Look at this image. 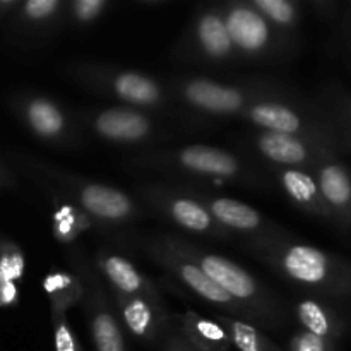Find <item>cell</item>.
<instances>
[{
	"instance_id": "cell-1",
	"label": "cell",
	"mask_w": 351,
	"mask_h": 351,
	"mask_svg": "<svg viewBox=\"0 0 351 351\" xmlns=\"http://www.w3.org/2000/svg\"><path fill=\"white\" fill-rule=\"evenodd\" d=\"M243 249L276 276L311 297L351 300V259L302 242L283 230L243 243Z\"/></svg>"
},
{
	"instance_id": "cell-2",
	"label": "cell",
	"mask_w": 351,
	"mask_h": 351,
	"mask_svg": "<svg viewBox=\"0 0 351 351\" xmlns=\"http://www.w3.org/2000/svg\"><path fill=\"white\" fill-rule=\"evenodd\" d=\"M132 170L161 175L178 185L201 187L233 184L247 189H266L267 177L245 154L209 144L154 147L127 158Z\"/></svg>"
},
{
	"instance_id": "cell-3",
	"label": "cell",
	"mask_w": 351,
	"mask_h": 351,
	"mask_svg": "<svg viewBox=\"0 0 351 351\" xmlns=\"http://www.w3.org/2000/svg\"><path fill=\"white\" fill-rule=\"evenodd\" d=\"M16 167L36 182L50 197H62L88 213L103 232L123 228L149 218L151 211L127 191L110 184L91 180L64 168L24 153L10 154Z\"/></svg>"
},
{
	"instance_id": "cell-4",
	"label": "cell",
	"mask_w": 351,
	"mask_h": 351,
	"mask_svg": "<svg viewBox=\"0 0 351 351\" xmlns=\"http://www.w3.org/2000/svg\"><path fill=\"white\" fill-rule=\"evenodd\" d=\"M167 84L187 122L240 120L243 112L259 99L283 95L291 89V86L271 77L226 82L208 75L189 74L170 77Z\"/></svg>"
},
{
	"instance_id": "cell-5",
	"label": "cell",
	"mask_w": 351,
	"mask_h": 351,
	"mask_svg": "<svg viewBox=\"0 0 351 351\" xmlns=\"http://www.w3.org/2000/svg\"><path fill=\"white\" fill-rule=\"evenodd\" d=\"M165 237L178 252L194 261L237 304L242 305L250 314L254 326L261 328L263 331L264 329L281 331L290 326L293 317H291V311L287 302L273 288L261 281L256 274L247 271L235 261L209 252L177 233L165 232Z\"/></svg>"
},
{
	"instance_id": "cell-6",
	"label": "cell",
	"mask_w": 351,
	"mask_h": 351,
	"mask_svg": "<svg viewBox=\"0 0 351 351\" xmlns=\"http://www.w3.org/2000/svg\"><path fill=\"white\" fill-rule=\"evenodd\" d=\"M62 74L79 88L113 99L117 105L134 106L161 119L185 120L167 81L147 72L108 62L74 60L62 65Z\"/></svg>"
},
{
	"instance_id": "cell-7",
	"label": "cell",
	"mask_w": 351,
	"mask_h": 351,
	"mask_svg": "<svg viewBox=\"0 0 351 351\" xmlns=\"http://www.w3.org/2000/svg\"><path fill=\"white\" fill-rule=\"evenodd\" d=\"M240 120L256 130L304 137L346 153L331 117L321 103L314 96H305L293 88L283 95L256 101L243 112Z\"/></svg>"
},
{
	"instance_id": "cell-8",
	"label": "cell",
	"mask_w": 351,
	"mask_h": 351,
	"mask_svg": "<svg viewBox=\"0 0 351 351\" xmlns=\"http://www.w3.org/2000/svg\"><path fill=\"white\" fill-rule=\"evenodd\" d=\"M75 120L84 136H91L113 146L154 149L173 137L170 127L154 113L125 105L89 106L74 110Z\"/></svg>"
},
{
	"instance_id": "cell-9",
	"label": "cell",
	"mask_w": 351,
	"mask_h": 351,
	"mask_svg": "<svg viewBox=\"0 0 351 351\" xmlns=\"http://www.w3.org/2000/svg\"><path fill=\"white\" fill-rule=\"evenodd\" d=\"M171 57L182 64L206 69H232L242 65L235 50L221 3H202L175 43Z\"/></svg>"
},
{
	"instance_id": "cell-10",
	"label": "cell",
	"mask_w": 351,
	"mask_h": 351,
	"mask_svg": "<svg viewBox=\"0 0 351 351\" xmlns=\"http://www.w3.org/2000/svg\"><path fill=\"white\" fill-rule=\"evenodd\" d=\"M223 16L242 64H285L300 45L281 36L250 0L221 2Z\"/></svg>"
},
{
	"instance_id": "cell-11",
	"label": "cell",
	"mask_w": 351,
	"mask_h": 351,
	"mask_svg": "<svg viewBox=\"0 0 351 351\" xmlns=\"http://www.w3.org/2000/svg\"><path fill=\"white\" fill-rule=\"evenodd\" d=\"M9 108L21 125L40 143L58 149H79L84 146L74 110L41 91H17L9 96Z\"/></svg>"
},
{
	"instance_id": "cell-12",
	"label": "cell",
	"mask_w": 351,
	"mask_h": 351,
	"mask_svg": "<svg viewBox=\"0 0 351 351\" xmlns=\"http://www.w3.org/2000/svg\"><path fill=\"white\" fill-rule=\"evenodd\" d=\"M67 257L72 271L77 274L84 288L81 307L84 311L95 351H129L125 331L113 307L112 295L99 276L95 261L89 259L77 247H69Z\"/></svg>"
},
{
	"instance_id": "cell-13",
	"label": "cell",
	"mask_w": 351,
	"mask_h": 351,
	"mask_svg": "<svg viewBox=\"0 0 351 351\" xmlns=\"http://www.w3.org/2000/svg\"><path fill=\"white\" fill-rule=\"evenodd\" d=\"M134 195L149 209L151 215L173 223L184 232L216 242L235 240V237L226 232L211 213L180 185L144 182L137 185Z\"/></svg>"
},
{
	"instance_id": "cell-14",
	"label": "cell",
	"mask_w": 351,
	"mask_h": 351,
	"mask_svg": "<svg viewBox=\"0 0 351 351\" xmlns=\"http://www.w3.org/2000/svg\"><path fill=\"white\" fill-rule=\"evenodd\" d=\"M139 247L146 256H149L158 266L163 267L168 274L175 278L178 283L184 285L191 293L201 298L202 302L211 307L218 308L219 314L232 315L235 319H242L252 324L250 314L237 304L218 283L211 280L197 264L182 252H178L167 240L165 232H158L156 235H147L139 239Z\"/></svg>"
},
{
	"instance_id": "cell-15",
	"label": "cell",
	"mask_w": 351,
	"mask_h": 351,
	"mask_svg": "<svg viewBox=\"0 0 351 351\" xmlns=\"http://www.w3.org/2000/svg\"><path fill=\"white\" fill-rule=\"evenodd\" d=\"M237 146L240 147V153L252 161L259 160V163L267 168H300L307 171L314 168L324 151L336 149L304 137L256 129L239 137Z\"/></svg>"
},
{
	"instance_id": "cell-16",
	"label": "cell",
	"mask_w": 351,
	"mask_h": 351,
	"mask_svg": "<svg viewBox=\"0 0 351 351\" xmlns=\"http://www.w3.org/2000/svg\"><path fill=\"white\" fill-rule=\"evenodd\" d=\"M180 187H184L192 197L197 199L226 232L232 233L235 239H242L243 243L274 235L285 230L259 209L239 199L216 194L208 189L189 187V185H180Z\"/></svg>"
},
{
	"instance_id": "cell-17",
	"label": "cell",
	"mask_w": 351,
	"mask_h": 351,
	"mask_svg": "<svg viewBox=\"0 0 351 351\" xmlns=\"http://www.w3.org/2000/svg\"><path fill=\"white\" fill-rule=\"evenodd\" d=\"M113 307L119 314L122 328L127 335L144 346H161L165 336L173 326L171 314L167 311L163 298L130 297L112 293Z\"/></svg>"
},
{
	"instance_id": "cell-18",
	"label": "cell",
	"mask_w": 351,
	"mask_h": 351,
	"mask_svg": "<svg viewBox=\"0 0 351 351\" xmlns=\"http://www.w3.org/2000/svg\"><path fill=\"white\" fill-rule=\"evenodd\" d=\"M332 215V226L351 235V168L341 160V151L328 149L311 170Z\"/></svg>"
},
{
	"instance_id": "cell-19",
	"label": "cell",
	"mask_w": 351,
	"mask_h": 351,
	"mask_svg": "<svg viewBox=\"0 0 351 351\" xmlns=\"http://www.w3.org/2000/svg\"><path fill=\"white\" fill-rule=\"evenodd\" d=\"M67 0H23L9 19L14 38L40 45L51 40L64 27Z\"/></svg>"
},
{
	"instance_id": "cell-20",
	"label": "cell",
	"mask_w": 351,
	"mask_h": 351,
	"mask_svg": "<svg viewBox=\"0 0 351 351\" xmlns=\"http://www.w3.org/2000/svg\"><path fill=\"white\" fill-rule=\"evenodd\" d=\"M93 261L99 276L112 293L163 298L158 285L122 254L113 252L108 247H101Z\"/></svg>"
},
{
	"instance_id": "cell-21",
	"label": "cell",
	"mask_w": 351,
	"mask_h": 351,
	"mask_svg": "<svg viewBox=\"0 0 351 351\" xmlns=\"http://www.w3.org/2000/svg\"><path fill=\"white\" fill-rule=\"evenodd\" d=\"M291 317L300 326L302 331L338 343L348 335L351 326L350 314L338 307V302L311 295H305L295 302L291 307Z\"/></svg>"
},
{
	"instance_id": "cell-22",
	"label": "cell",
	"mask_w": 351,
	"mask_h": 351,
	"mask_svg": "<svg viewBox=\"0 0 351 351\" xmlns=\"http://www.w3.org/2000/svg\"><path fill=\"white\" fill-rule=\"evenodd\" d=\"M276 184L297 209L312 218H319L332 225V215L321 194L314 175L300 168H267Z\"/></svg>"
},
{
	"instance_id": "cell-23",
	"label": "cell",
	"mask_w": 351,
	"mask_h": 351,
	"mask_svg": "<svg viewBox=\"0 0 351 351\" xmlns=\"http://www.w3.org/2000/svg\"><path fill=\"white\" fill-rule=\"evenodd\" d=\"M173 326L185 341L199 351H233L232 341L225 328L215 317H208L195 311L171 314Z\"/></svg>"
},
{
	"instance_id": "cell-24",
	"label": "cell",
	"mask_w": 351,
	"mask_h": 351,
	"mask_svg": "<svg viewBox=\"0 0 351 351\" xmlns=\"http://www.w3.org/2000/svg\"><path fill=\"white\" fill-rule=\"evenodd\" d=\"M50 201H55V211L51 215V233L57 242L71 247L82 233L101 230V226L82 209L62 197L50 195Z\"/></svg>"
},
{
	"instance_id": "cell-25",
	"label": "cell",
	"mask_w": 351,
	"mask_h": 351,
	"mask_svg": "<svg viewBox=\"0 0 351 351\" xmlns=\"http://www.w3.org/2000/svg\"><path fill=\"white\" fill-rule=\"evenodd\" d=\"M314 98L331 117L346 153H351V91L339 82L328 81L319 86Z\"/></svg>"
},
{
	"instance_id": "cell-26",
	"label": "cell",
	"mask_w": 351,
	"mask_h": 351,
	"mask_svg": "<svg viewBox=\"0 0 351 351\" xmlns=\"http://www.w3.org/2000/svg\"><path fill=\"white\" fill-rule=\"evenodd\" d=\"M252 5L266 17L271 26L295 45H300L304 23V2L298 0H250Z\"/></svg>"
},
{
	"instance_id": "cell-27",
	"label": "cell",
	"mask_w": 351,
	"mask_h": 351,
	"mask_svg": "<svg viewBox=\"0 0 351 351\" xmlns=\"http://www.w3.org/2000/svg\"><path fill=\"white\" fill-rule=\"evenodd\" d=\"M43 290L50 300V312H65L82 304L84 288L74 271L53 267L43 278Z\"/></svg>"
},
{
	"instance_id": "cell-28",
	"label": "cell",
	"mask_w": 351,
	"mask_h": 351,
	"mask_svg": "<svg viewBox=\"0 0 351 351\" xmlns=\"http://www.w3.org/2000/svg\"><path fill=\"white\" fill-rule=\"evenodd\" d=\"M213 317L225 328L232 346L237 351H287L273 341L263 329L250 322L225 314H215Z\"/></svg>"
},
{
	"instance_id": "cell-29",
	"label": "cell",
	"mask_w": 351,
	"mask_h": 351,
	"mask_svg": "<svg viewBox=\"0 0 351 351\" xmlns=\"http://www.w3.org/2000/svg\"><path fill=\"white\" fill-rule=\"evenodd\" d=\"M112 0H67L64 12V27L84 31L95 26L112 9Z\"/></svg>"
},
{
	"instance_id": "cell-30",
	"label": "cell",
	"mask_w": 351,
	"mask_h": 351,
	"mask_svg": "<svg viewBox=\"0 0 351 351\" xmlns=\"http://www.w3.org/2000/svg\"><path fill=\"white\" fill-rule=\"evenodd\" d=\"M26 271V257L14 240L0 232V276L10 281H21Z\"/></svg>"
},
{
	"instance_id": "cell-31",
	"label": "cell",
	"mask_w": 351,
	"mask_h": 351,
	"mask_svg": "<svg viewBox=\"0 0 351 351\" xmlns=\"http://www.w3.org/2000/svg\"><path fill=\"white\" fill-rule=\"evenodd\" d=\"M51 324H53L55 351H84L75 338V332L72 331L65 312H51Z\"/></svg>"
},
{
	"instance_id": "cell-32",
	"label": "cell",
	"mask_w": 351,
	"mask_h": 351,
	"mask_svg": "<svg viewBox=\"0 0 351 351\" xmlns=\"http://www.w3.org/2000/svg\"><path fill=\"white\" fill-rule=\"evenodd\" d=\"M287 351H339L338 341L321 338L307 331H295L287 343Z\"/></svg>"
},
{
	"instance_id": "cell-33",
	"label": "cell",
	"mask_w": 351,
	"mask_h": 351,
	"mask_svg": "<svg viewBox=\"0 0 351 351\" xmlns=\"http://www.w3.org/2000/svg\"><path fill=\"white\" fill-rule=\"evenodd\" d=\"M304 5L326 23L341 21L343 12H345V3L339 0H307Z\"/></svg>"
},
{
	"instance_id": "cell-34",
	"label": "cell",
	"mask_w": 351,
	"mask_h": 351,
	"mask_svg": "<svg viewBox=\"0 0 351 351\" xmlns=\"http://www.w3.org/2000/svg\"><path fill=\"white\" fill-rule=\"evenodd\" d=\"M160 350L161 351H199L185 341L184 336H182L180 332L175 329V326H171L170 331H168V335L165 336Z\"/></svg>"
},
{
	"instance_id": "cell-35",
	"label": "cell",
	"mask_w": 351,
	"mask_h": 351,
	"mask_svg": "<svg viewBox=\"0 0 351 351\" xmlns=\"http://www.w3.org/2000/svg\"><path fill=\"white\" fill-rule=\"evenodd\" d=\"M19 302V288L16 281L0 276V308L12 307Z\"/></svg>"
},
{
	"instance_id": "cell-36",
	"label": "cell",
	"mask_w": 351,
	"mask_h": 351,
	"mask_svg": "<svg viewBox=\"0 0 351 351\" xmlns=\"http://www.w3.org/2000/svg\"><path fill=\"white\" fill-rule=\"evenodd\" d=\"M23 0H0V23L3 19H10L12 14L16 12L17 7L21 5Z\"/></svg>"
},
{
	"instance_id": "cell-37",
	"label": "cell",
	"mask_w": 351,
	"mask_h": 351,
	"mask_svg": "<svg viewBox=\"0 0 351 351\" xmlns=\"http://www.w3.org/2000/svg\"><path fill=\"white\" fill-rule=\"evenodd\" d=\"M16 184H17V180H16V177H14L12 171L9 170V167H7L3 161H0V185L5 189H12V187H16Z\"/></svg>"
},
{
	"instance_id": "cell-38",
	"label": "cell",
	"mask_w": 351,
	"mask_h": 351,
	"mask_svg": "<svg viewBox=\"0 0 351 351\" xmlns=\"http://www.w3.org/2000/svg\"><path fill=\"white\" fill-rule=\"evenodd\" d=\"M134 5L141 7V9H160V7L167 5L165 0H136Z\"/></svg>"
},
{
	"instance_id": "cell-39",
	"label": "cell",
	"mask_w": 351,
	"mask_h": 351,
	"mask_svg": "<svg viewBox=\"0 0 351 351\" xmlns=\"http://www.w3.org/2000/svg\"><path fill=\"white\" fill-rule=\"evenodd\" d=\"M341 29H343V36L346 40V47H348L350 55H351V19H341Z\"/></svg>"
},
{
	"instance_id": "cell-40",
	"label": "cell",
	"mask_w": 351,
	"mask_h": 351,
	"mask_svg": "<svg viewBox=\"0 0 351 351\" xmlns=\"http://www.w3.org/2000/svg\"><path fill=\"white\" fill-rule=\"evenodd\" d=\"M2 189H3V187H2V185H0V191H2Z\"/></svg>"
}]
</instances>
